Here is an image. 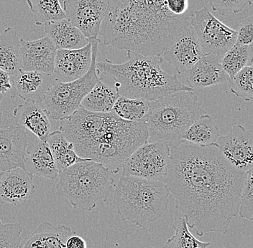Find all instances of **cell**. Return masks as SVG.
<instances>
[{"instance_id": "obj_29", "label": "cell", "mask_w": 253, "mask_h": 248, "mask_svg": "<svg viewBox=\"0 0 253 248\" xmlns=\"http://www.w3.org/2000/svg\"><path fill=\"white\" fill-rule=\"evenodd\" d=\"M252 61L253 45H234L223 55L221 66L231 79L243 68L252 66Z\"/></svg>"}, {"instance_id": "obj_15", "label": "cell", "mask_w": 253, "mask_h": 248, "mask_svg": "<svg viewBox=\"0 0 253 248\" xmlns=\"http://www.w3.org/2000/svg\"><path fill=\"white\" fill-rule=\"evenodd\" d=\"M20 42L22 70L53 75L56 48L50 39L46 35L31 41L20 39Z\"/></svg>"}, {"instance_id": "obj_3", "label": "cell", "mask_w": 253, "mask_h": 248, "mask_svg": "<svg viewBox=\"0 0 253 248\" xmlns=\"http://www.w3.org/2000/svg\"><path fill=\"white\" fill-rule=\"evenodd\" d=\"M59 130L83 159L103 164L114 174L148 141L143 122L122 119L112 113H94L80 107L60 121Z\"/></svg>"}, {"instance_id": "obj_11", "label": "cell", "mask_w": 253, "mask_h": 248, "mask_svg": "<svg viewBox=\"0 0 253 248\" xmlns=\"http://www.w3.org/2000/svg\"><path fill=\"white\" fill-rule=\"evenodd\" d=\"M27 145V131L15 121L12 113L0 111V171L18 167L25 170Z\"/></svg>"}, {"instance_id": "obj_5", "label": "cell", "mask_w": 253, "mask_h": 248, "mask_svg": "<svg viewBox=\"0 0 253 248\" xmlns=\"http://www.w3.org/2000/svg\"><path fill=\"white\" fill-rule=\"evenodd\" d=\"M207 113L194 91H177L148 101V113L142 121L148 133L147 142L176 147L184 143L183 137L190 126Z\"/></svg>"}, {"instance_id": "obj_8", "label": "cell", "mask_w": 253, "mask_h": 248, "mask_svg": "<svg viewBox=\"0 0 253 248\" xmlns=\"http://www.w3.org/2000/svg\"><path fill=\"white\" fill-rule=\"evenodd\" d=\"M88 40L91 45V63L86 73L80 78L67 83L55 80L44 94L42 105L52 121H61L77 111L85 96L101 80L96 69L100 39L90 37Z\"/></svg>"}, {"instance_id": "obj_35", "label": "cell", "mask_w": 253, "mask_h": 248, "mask_svg": "<svg viewBox=\"0 0 253 248\" xmlns=\"http://www.w3.org/2000/svg\"><path fill=\"white\" fill-rule=\"evenodd\" d=\"M209 4L214 12L224 15L228 13H239L251 0H208Z\"/></svg>"}, {"instance_id": "obj_27", "label": "cell", "mask_w": 253, "mask_h": 248, "mask_svg": "<svg viewBox=\"0 0 253 248\" xmlns=\"http://www.w3.org/2000/svg\"><path fill=\"white\" fill-rule=\"evenodd\" d=\"M119 95L116 90L99 80L81 103V106L94 113H111Z\"/></svg>"}, {"instance_id": "obj_9", "label": "cell", "mask_w": 253, "mask_h": 248, "mask_svg": "<svg viewBox=\"0 0 253 248\" xmlns=\"http://www.w3.org/2000/svg\"><path fill=\"white\" fill-rule=\"evenodd\" d=\"M169 146L159 142H146L122 164V176L162 181L170 158Z\"/></svg>"}, {"instance_id": "obj_42", "label": "cell", "mask_w": 253, "mask_h": 248, "mask_svg": "<svg viewBox=\"0 0 253 248\" xmlns=\"http://www.w3.org/2000/svg\"><path fill=\"white\" fill-rule=\"evenodd\" d=\"M156 248V247H153V248Z\"/></svg>"}, {"instance_id": "obj_28", "label": "cell", "mask_w": 253, "mask_h": 248, "mask_svg": "<svg viewBox=\"0 0 253 248\" xmlns=\"http://www.w3.org/2000/svg\"><path fill=\"white\" fill-rule=\"evenodd\" d=\"M148 111V101L119 96L111 113L132 122H142Z\"/></svg>"}, {"instance_id": "obj_31", "label": "cell", "mask_w": 253, "mask_h": 248, "mask_svg": "<svg viewBox=\"0 0 253 248\" xmlns=\"http://www.w3.org/2000/svg\"><path fill=\"white\" fill-rule=\"evenodd\" d=\"M172 227L174 235L166 242L163 248H207L211 245L210 242L199 241L191 234L184 217L174 220Z\"/></svg>"}, {"instance_id": "obj_17", "label": "cell", "mask_w": 253, "mask_h": 248, "mask_svg": "<svg viewBox=\"0 0 253 248\" xmlns=\"http://www.w3.org/2000/svg\"><path fill=\"white\" fill-rule=\"evenodd\" d=\"M28 145L24 158L25 170L33 176L55 179L58 172L46 141L40 140L27 132Z\"/></svg>"}, {"instance_id": "obj_24", "label": "cell", "mask_w": 253, "mask_h": 248, "mask_svg": "<svg viewBox=\"0 0 253 248\" xmlns=\"http://www.w3.org/2000/svg\"><path fill=\"white\" fill-rule=\"evenodd\" d=\"M20 39L10 27L0 34V69L11 75L22 70Z\"/></svg>"}, {"instance_id": "obj_13", "label": "cell", "mask_w": 253, "mask_h": 248, "mask_svg": "<svg viewBox=\"0 0 253 248\" xmlns=\"http://www.w3.org/2000/svg\"><path fill=\"white\" fill-rule=\"evenodd\" d=\"M109 0H65L66 18L87 37H98Z\"/></svg>"}, {"instance_id": "obj_37", "label": "cell", "mask_w": 253, "mask_h": 248, "mask_svg": "<svg viewBox=\"0 0 253 248\" xmlns=\"http://www.w3.org/2000/svg\"><path fill=\"white\" fill-rule=\"evenodd\" d=\"M166 5L170 13L175 16H183L191 12L189 0H166Z\"/></svg>"}, {"instance_id": "obj_4", "label": "cell", "mask_w": 253, "mask_h": 248, "mask_svg": "<svg viewBox=\"0 0 253 248\" xmlns=\"http://www.w3.org/2000/svg\"><path fill=\"white\" fill-rule=\"evenodd\" d=\"M127 52L128 61L115 64L105 59L96 63L98 72L113 78L119 96L157 100L177 91L194 89L181 83L176 75L161 68V56H144Z\"/></svg>"}, {"instance_id": "obj_34", "label": "cell", "mask_w": 253, "mask_h": 248, "mask_svg": "<svg viewBox=\"0 0 253 248\" xmlns=\"http://www.w3.org/2000/svg\"><path fill=\"white\" fill-rule=\"evenodd\" d=\"M21 233L18 222L3 223L0 219V248H19Z\"/></svg>"}, {"instance_id": "obj_25", "label": "cell", "mask_w": 253, "mask_h": 248, "mask_svg": "<svg viewBox=\"0 0 253 248\" xmlns=\"http://www.w3.org/2000/svg\"><path fill=\"white\" fill-rule=\"evenodd\" d=\"M45 141L51 151L58 173L74 164L89 160L83 159L77 154L73 143L66 140L59 129L50 132Z\"/></svg>"}, {"instance_id": "obj_40", "label": "cell", "mask_w": 253, "mask_h": 248, "mask_svg": "<svg viewBox=\"0 0 253 248\" xmlns=\"http://www.w3.org/2000/svg\"><path fill=\"white\" fill-rule=\"evenodd\" d=\"M3 175V172H1V171H0V179H1V177H2Z\"/></svg>"}, {"instance_id": "obj_16", "label": "cell", "mask_w": 253, "mask_h": 248, "mask_svg": "<svg viewBox=\"0 0 253 248\" xmlns=\"http://www.w3.org/2000/svg\"><path fill=\"white\" fill-rule=\"evenodd\" d=\"M91 45L76 50H56L54 71L52 76L57 81L67 83L80 78L89 69Z\"/></svg>"}, {"instance_id": "obj_22", "label": "cell", "mask_w": 253, "mask_h": 248, "mask_svg": "<svg viewBox=\"0 0 253 248\" xmlns=\"http://www.w3.org/2000/svg\"><path fill=\"white\" fill-rule=\"evenodd\" d=\"M75 233L68 226H55L45 221L21 240L19 248H66L68 238Z\"/></svg>"}, {"instance_id": "obj_12", "label": "cell", "mask_w": 253, "mask_h": 248, "mask_svg": "<svg viewBox=\"0 0 253 248\" xmlns=\"http://www.w3.org/2000/svg\"><path fill=\"white\" fill-rule=\"evenodd\" d=\"M232 167L240 172L253 169V131L235 125L225 135L219 136L214 143Z\"/></svg>"}, {"instance_id": "obj_32", "label": "cell", "mask_w": 253, "mask_h": 248, "mask_svg": "<svg viewBox=\"0 0 253 248\" xmlns=\"http://www.w3.org/2000/svg\"><path fill=\"white\" fill-rule=\"evenodd\" d=\"M231 92L245 101L251 102L253 99V66L243 68L229 79Z\"/></svg>"}, {"instance_id": "obj_10", "label": "cell", "mask_w": 253, "mask_h": 248, "mask_svg": "<svg viewBox=\"0 0 253 248\" xmlns=\"http://www.w3.org/2000/svg\"><path fill=\"white\" fill-rule=\"evenodd\" d=\"M191 25L204 54L222 58L236 42L237 32L219 21L207 7L193 11Z\"/></svg>"}, {"instance_id": "obj_23", "label": "cell", "mask_w": 253, "mask_h": 248, "mask_svg": "<svg viewBox=\"0 0 253 248\" xmlns=\"http://www.w3.org/2000/svg\"><path fill=\"white\" fill-rule=\"evenodd\" d=\"M45 32L56 50H76L86 46L89 40L67 18L44 25Z\"/></svg>"}, {"instance_id": "obj_18", "label": "cell", "mask_w": 253, "mask_h": 248, "mask_svg": "<svg viewBox=\"0 0 253 248\" xmlns=\"http://www.w3.org/2000/svg\"><path fill=\"white\" fill-rule=\"evenodd\" d=\"M221 58L213 54L204 55L183 73L188 86L193 89L205 88L229 81V77L221 66Z\"/></svg>"}, {"instance_id": "obj_7", "label": "cell", "mask_w": 253, "mask_h": 248, "mask_svg": "<svg viewBox=\"0 0 253 248\" xmlns=\"http://www.w3.org/2000/svg\"><path fill=\"white\" fill-rule=\"evenodd\" d=\"M115 174L103 164L86 160L58 174L55 190L75 210L91 211L98 202L107 201L115 185Z\"/></svg>"}, {"instance_id": "obj_36", "label": "cell", "mask_w": 253, "mask_h": 248, "mask_svg": "<svg viewBox=\"0 0 253 248\" xmlns=\"http://www.w3.org/2000/svg\"><path fill=\"white\" fill-rule=\"evenodd\" d=\"M237 32L235 45H251L253 42V17L249 16L241 22Z\"/></svg>"}, {"instance_id": "obj_19", "label": "cell", "mask_w": 253, "mask_h": 248, "mask_svg": "<svg viewBox=\"0 0 253 248\" xmlns=\"http://www.w3.org/2000/svg\"><path fill=\"white\" fill-rule=\"evenodd\" d=\"M35 191L33 176L23 169L3 172L0 179V201L18 205L26 202Z\"/></svg>"}, {"instance_id": "obj_14", "label": "cell", "mask_w": 253, "mask_h": 248, "mask_svg": "<svg viewBox=\"0 0 253 248\" xmlns=\"http://www.w3.org/2000/svg\"><path fill=\"white\" fill-rule=\"evenodd\" d=\"M204 55L196 32L191 25L175 37L162 55L163 59L171 65L178 73L183 74Z\"/></svg>"}, {"instance_id": "obj_38", "label": "cell", "mask_w": 253, "mask_h": 248, "mask_svg": "<svg viewBox=\"0 0 253 248\" xmlns=\"http://www.w3.org/2000/svg\"><path fill=\"white\" fill-rule=\"evenodd\" d=\"M12 89V75L0 69V94H9L10 96Z\"/></svg>"}, {"instance_id": "obj_6", "label": "cell", "mask_w": 253, "mask_h": 248, "mask_svg": "<svg viewBox=\"0 0 253 248\" xmlns=\"http://www.w3.org/2000/svg\"><path fill=\"white\" fill-rule=\"evenodd\" d=\"M169 194L164 181L121 176L115 186L113 203L123 222L142 227L163 217Z\"/></svg>"}, {"instance_id": "obj_33", "label": "cell", "mask_w": 253, "mask_h": 248, "mask_svg": "<svg viewBox=\"0 0 253 248\" xmlns=\"http://www.w3.org/2000/svg\"><path fill=\"white\" fill-rule=\"evenodd\" d=\"M252 170L245 172V178L239 207L238 214L243 219L253 222V174Z\"/></svg>"}, {"instance_id": "obj_21", "label": "cell", "mask_w": 253, "mask_h": 248, "mask_svg": "<svg viewBox=\"0 0 253 248\" xmlns=\"http://www.w3.org/2000/svg\"><path fill=\"white\" fill-rule=\"evenodd\" d=\"M54 81L52 75L36 71L21 70L15 75H12L10 97L17 96L24 101L33 100L42 104L44 94Z\"/></svg>"}, {"instance_id": "obj_1", "label": "cell", "mask_w": 253, "mask_h": 248, "mask_svg": "<svg viewBox=\"0 0 253 248\" xmlns=\"http://www.w3.org/2000/svg\"><path fill=\"white\" fill-rule=\"evenodd\" d=\"M170 149L163 181L188 227L201 237L227 234L238 214L245 172L232 167L215 144L183 143Z\"/></svg>"}, {"instance_id": "obj_30", "label": "cell", "mask_w": 253, "mask_h": 248, "mask_svg": "<svg viewBox=\"0 0 253 248\" xmlns=\"http://www.w3.org/2000/svg\"><path fill=\"white\" fill-rule=\"evenodd\" d=\"M38 26L66 18L59 0H26Z\"/></svg>"}, {"instance_id": "obj_20", "label": "cell", "mask_w": 253, "mask_h": 248, "mask_svg": "<svg viewBox=\"0 0 253 248\" xmlns=\"http://www.w3.org/2000/svg\"><path fill=\"white\" fill-rule=\"evenodd\" d=\"M14 118L27 132L31 133L40 140H46L52 127V120L46 109L40 103L26 100L13 110Z\"/></svg>"}, {"instance_id": "obj_26", "label": "cell", "mask_w": 253, "mask_h": 248, "mask_svg": "<svg viewBox=\"0 0 253 248\" xmlns=\"http://www.w3.org/2000/svg\"><path fill=\"white\" fill-rule=\"evenodd\" d=\"M219 129L208 113L201 116L190 126L183 137V142L197 146H210L219 138Z\"/></svg>"}, {"instance_id": "obj_41", "label": "cell", "mask_w": 253, "mask_h": 248, "mask_svg": "<svg viewBox=\"0 0 253 248\" xmlns=\"http://www.w3.org/2000/svg\"><path fill=\"white\" fill-rule=\"evenodd\" d=\"M3 96L2 95L0 94V104H1V101L2 100Z\"/></svg>"}, {"instance_id": "obj_2", "label": "cell", "mask_w": 253, "mask_h": 248, "mask_svg": "<svg viewBox=\"0 0 253 248\" xmlns=\"http://www.w3.org/2000/svg\"><path fill=\"white\" fill-rule=\"evenodd\" d=\"M192 12L170 13L166 0H109L99 35L107 45L161 56L175 37L191 25Z\"/></svg>"}, {"instance_id": "obj_39", "label": "cell", "mask_w": 253, "mask_h": 248, "mask_svg": "<svg viewBox=\"0 0 253 248\" xmlns=\"http://www.w3.org/2000/svg\"><path fill=\"white\" fill-rule=\"evenodd\" d=\"M66 248H87V245L83 238L75 233L68 238L66 243Z\"/></svg>"}]
</instances>
